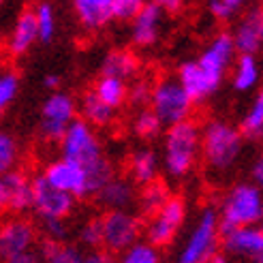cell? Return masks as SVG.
Returning <instances> with one entry per match:
<instances>
[{"mask_svg": "<svg viewBox=\"0 0 263 263\" xmlns=\"http://www.w3.org/2000/svg\"><path fill=\"white\" fill-rule=\"evenodd\" d=\"M77 118V101L67 92H51L41 107V135L47 141H60L64 130Z\"/></svg>", "mask_w": 263, "mask_h": 263, "instance_id": "obj_10", "label": "cell"}, {"mask_svg": "<svg viewBox=\"0 0 263 263\" xmlns=\"http://www.w3.org/2000/svg\"><path fill=\"white\" fill-rule=\"evenodd\" d=\"M103 225V251L109 255H120L135 242H139V235L143 231L139 216L133 212H107L101 216Z\"/></svg>", "mask_w": 263, "mask_h": 263, "instance_id": "obj_8", "label": "cell"}, {"mask_svg": "<svg viewBox=\"0 0 263 263\" xmlns=\"http://www.w3.org/2000/svg\"><path fill=\"white\" fill-rule=\"evenodd\" d=\"M184 220H186V201L178 195H172L169 201L154 216H150L146 227H143L146 242L152 244L154 248H159V251L167 248L180 233Z\"/></svg>", "mask_w": 263, "mask_h": 263, "instance_id": "obj_7", "label": "cell"}, {"mask_svg": "<svg viewBox=\"0 0 263 263\" xmlns=\"http://www.w3.org/2000/svg\"><path fill=\"white\" fill-rule=\"evenodd\" d=\"M240 133L246 139H259L261 137V133H263V95L261 92L255 97L251 107H248L244 120H242V126H240Z\"/></svg>", "mask_w": 263, "mask_h": 263, "instance_id": "obj_30", "label": "cell"}, {"mask_svg": "<svg viewBox=\"0 0 263 263\" xmlns=\"http://www.w3.org/2000/svg\"><path fill=\"white\" fill-rule=\"evenodd\" d=\"M159 167L161 161L152 148H139L128 156V180L139 186H146V184L159 180Z\"/></svg>", "mask_w": 263, "mask_h": 263, "instance_id": "obj_22", "label": "cell"}, {"mask_svg": "<svg viewBox=\"0 0 263 263\" xmlns=\"http://www.w3.org/2000/svg\"><path fill=\"white\" fill-rule=\"evenodd\" d=\"M137 71H139V60L128 49H111L101 64L103 77H116V80H122V82L133 80Z\"/></svg>", "mask_w": 263, "mask_h": 263, "instance_id": "obj_23", "label": "cell"}, {"mask_svg": "<svg viewBox=\"0 0 263 263\" xmlns=\"http://www.w3.org/2000/svg\"><path fill=\"white\" fill-rule=\"evenodd\" d=\"M36 20H34V11L32 9H24L13 28L9 32V39H7V51L9 56L13 58H20L28 51L34 43H36Z\"/></svg>", "mask_w": 263, "mask_h": 263, "instance_id": "obj_20", "label": "cell"}, {"mask_svg": "<svg viewBox=\"0 0 263 263\" xmlns=\"http://www.w3.org/2000/svg\"><path fill=\"white\" fill-rule=\"evenodd\" d=\"M5 67H7V64H3V62H0V73H3V71H5Z\"/></svg>", "mask_w": 263, "mask_h": 263, "instance_id": "obj_45", "label": "cell"}, {"mask_svg": "<svg viewBox=\"0 0 263 263\" xmlns=\"http://www.w3.org/2000/svg\"><path fill=\"white\" fill-rule=\"evenodd\" d=\"M244 150V137L238 126L227 120H208L199 126V159L208 172L222 176L231 172Z\"/></svg>", "mask_w": 263, "mask_h": 263, "instance_id": "obj_2", "label": "cell"}, {"mask_svg": "<svg viewBox=\"0 0 263 263\" xmlns=\"http://www.w3.org/2000/svg\"><path fill=\"white\" fill-rule=\"evenodd\" d=\"M92 92H95V97L103 105H107L111 111H116L126 103L128 84L122 82V80H116V77H103L101 75L97 80V84H95V88H92Z\"/></svg>", "mask_w": 263, "mask_h": 263, "instance_id": "obj_25", "label": "cell"}, {"mask_svg": "<svg viewBox=\"0 0 263 263\" xmlns=\"http://www.w3.org/2000/svg\"><path fill=\"white\" fill-rule=\"evenodd\" d=\"M193 107H195L193 101L178 84L176 75L161 77L159 82L152 84L148 109L159 118L163 126H174L184 120H191Z\"/></svg>", "mask_w": 263, "mask_h": 263, "instance_id": "obj_5", "label": "cell"}, {"mask_svg": "<svg viewBox=\"0 0 263 263\" xmlns=\"http://www.w3.org/2000/svg\"><path fill=\"white\" fill-rule=\"evenodd\" d=\"M208 11L212 13V17L227 24V22H235L242 13H244V3L242 0H212L208 3Z\"/></svg>", "mask_w": 263, "mask_h": 263, "instance_id": "obj_34", "label": "cell"}, {"mask_svg": "<svg viewBox=\"0 0 263 263\" xmlns=\"http://www.w3.org/2000/svg\"><path fill=\"white\" fill-rule=\"evenodd\" d=\"M220 246L225 248V257L235 259H248L261 263L263 259V229L255 227H240L231 229L220 235Z\"/></svg>", "mask_w": 263, "mask_h": 263, "instance_id": "obj_15", "label": "cell"}, {"mask_svg": "<svg viewBox=\"0 0 263 263\" xmlns=\"http://www.w3.org/2000/svg\"><path fill=\"white\" fill-rule=\"evenodd\" d=\"M220 235L231 229L255 227L263 218V195L253 182H238L229 189L225 199L216 210Z\"/></svg>", "mask_w": 263, "mask_h": 263, "instance_id": "obj_4", "label": "cell"}, {"mask_svg": "<svg viewBox=\"0 0 263 263\" xmlns=\"http://www.w3.org/2000/svg\"><path fill=\"white\" fill-rule=\"evenodd\" d=\"M97 203L101 208H105L107 212H124L137 201V191L135 184L128 178H120L114 176L105 186H101L97 193Z\"/></svg>", "mask_w": 263, "mask_h": 263, "instance_id": "obj_19", "label": "cell"}, {"mask_svg": "<svg viewBox=\"0 0 263 263\" xmlns=\"http://www.w3.org/2000/svg\"><path fill=\"white\" fill-rule=\"evenodd\" d=\"M20 161V141L7 130H0V176L15 169Z\"/></svg>", "mask_w": 263, "mask_h": 263, "instance_id": "obj_32", "label": "cell"}, {"mask_svg": "<svg viewBox=\"0 0 263 263\" xmlns=\"http://www.w3.org/2000/svg\"><path fill=\"white\" fill-rule=\"evenodd\" d=\"M205 263H231V261H229V259H227L225 255H220V253H216L214 257H210V259H208Z\"/></svg>", "mask_w": 263, "mask_h": 263, "instance_id": "obj_44", "label": "cell"}, {"mask_svg": "<svg viewBox=\"0 0 263 263\" xmlns=\"http://www.w3.org/2000/svg\"><path fill=\"white\" fill-rule=\"evenodd\" d=\"M43 84H45V88H49L51 92H56L58 86H60V77H58V75H45Z\"/></svg>", "mask_w": 263, "mask_h": 263, "instance_id": "obj_43", "label": "cell"}, {"mask_svg": "<svg viewBox=\"0 0 263 263\" xmlns=\"http://www.w3.org/2000/svg\"><path fill=\"white\" fill-rule=\"evenodd\" d=\"M20 92V73L11 67H5V71L0 73V111L15 101Z\"/></svg>", "mask_w": 263, "mask_h": 263, "instance_id": "obj_35", "label": "cell"}, {"mask_svg": "<svg viewBox=\"0 0 263 263\" xmlns=\"http://www.w3.org/2000/svg\"><path fill=\"white\" fill-rule=\"evenodd\" d=\"M36 240V229L30 220L13 216L0 225V257L9 259L20 253L32 251Z\"/></svg>", "mask_w": 263, "mask_h": 263, "instance_id": "obj_18", "label": "cell"}, {"mask_svg": "<svg viewBox=\"0 0 263 263\" xmlns=\"http://www.w3.org/2000/svg\"><path fill=\"white\" fill-rule=\"evenodd\" d=\"M169 197H172V193H169L167 184L161 182V180H154V182L146 184V186L141 189V193L137 195L135 203L139 205V210L146 216H154L169 201Z\"/></svg>", "mask_w": 263, "mask_h": 263, "instance_id": "obj_27", "label": "cell"}, {"mask_svg": "<svg viewBox=\"0 0 263 263\" xmlns=\"http://www.w3.org/2000/svg\"><path fill=\"white\" fill-rule=\"evenodd\" d=\"M43 222V233H45V240L49 242H64L67 240V225L64 220H41Z\"/></svg>", "mask_w": 263, "mask_h": 263, "instance_id": "obj_39", "label": "cell"}, {"mask_svg": "<svg viewBox=\"0 0 263 263\" xmlns=\"http://www.w3.org/2000/svg\"><path fill=\"white\" fill-rule=\"evenodd\" d=\"M218 246H220V229H218L216 210L205 208L199 220L191 229L176 263H205L210 257L218 253Z\"/></svg>", "mask_w": 263, "mask_h": 263, "instance_id": "obj_6", "label": "cell"}, {"mask_svg": "<svg viewBox=\"0 0 263 263\" xmlns=\"http://www.w3.org/2000/svg\"><path fill=\"white\" fill-rule=\"evenodd\" d=\"M75 15L82 28L88 32L105 30L114 22L111 17V0H75Z\"/></svg>", "mask_w": 263, "mask_h": 263, "instance_id": "obj_21", "label": "cell"}, {"mask_svg": "<svg viewBox=\"0 0 263 263\" xmlns=\"http://www.w3.org/2000/svg\"><path fill=\"white\" fill-rule=\"evenodd\" d=\"M80 242L88 246L90 251H99L103 246V225H101V216H92L88 218L82 229H80Z\"/></svg>", "mask_w": 263, "mask_h": 263, "instance_id": "obj_36", "label": "cell"}, {"mask_svg": "<svg viewBox=\"0 0 263 263\" xmlns=\"http://www.w3.org/2000/svg\"><path fill=\"white\" fill-rule=\"evenodd\" d=\"M0 7H3V5H0Z\"/></svg>", "mask_w": 263, "mask_h": 263, "instance_id": "obj_47", "label": "cell"}, {"mask_svg": "<svg viewBox=\"0 0 263 263\" xmlns=\"http://www.w3.org/2000/svg\"><path fill=\"white\" fill-rule=\"evenodd\" d=\"M34 20H36V36L39 41L49 43L56 34V11L49 3H41L34 9Z\"/></svg>", "mask_w": 263, "mask_h": 263, "instance_id": "obj_31", "label": "cell"}, {"mask_svg": "<svg viewBox=\"0 0 263 263\" xmlns=\"http://www.w3.org/2000/svg\"><path fill=\"white\" fill-rule=\"evenodd\" d=\"M60 148H62V159L84 167L92 197L116 176L114 163L105 156L97 130L88 126L84 120H80V118H75L69 124V128L64 130L60 139Z\"/></svg>", "mask_w": 263, "mask_h": 263, "instance_id": "obj_1", "label": "cell"}, {"mask_svg": "<svg viewBox=\"0 0 263 263\" xmlns=\"http://www.w3.org/2000/svg\"><path fill=\"white\" fill-rule=\"evenodd\" d=\"M165 13L159 3H143L130 22V43L139 49H150L161 41Z\"/></svg>", "mask_w": 263, "mask_h": 263, "instance_id": "obj_13", "label": "cell"}, {"mask_svg": "<svg viewBox=\"0 0 263 263\" xmlns=\"http://www.w3.org/2000/svg\"><path fill=\"white\" fill-rule=\"evenodd\" d=\"M0 118H3V111H0Z\"/></svg>", "mask_w": 263, "mask_h": 263, "instance_id": "obj_46", "label": "cell"}, {"mask_svg": "<svg viewBox=\"0 0 263 263\" xmlns=\"http://www.w3.org/2000/svg\"><path fill=\"white\" fill-rule=\"evenodd\" d=\"M77 114H80V120H84L88 126L92 128H105L114 122V116L116 111H111L107 105H103L97 97L95 92L88 90L82 95V99L77 101Z\"/></svg>", "mask_w": 263, "mask_h": 263, "instance_id": "obj_24", "label": "cell"}, {"mask_svg": "<svg viewBox=\"0 0 263 263\" xmlns=\"http://www.w3.org/2000/svg\"><path fill=\"white\" fill-rule=\"evenodd\" d=\"M233 75H231V82L233 88L238 92H251L257 88L259 80H261V69H259V62L257 56H238L233 60Z\"/></svg>", "mask_w": 263, "mask_h": 263, "instance_id": "obj_26", "label": "cell"}, {"mask_svg": "<svg viewBox=\"0 0 263 263\" xmlns=\"http://www.w3.org/2000/svg\"><path fill=\"white\" fill-rule=\"evenodd\" d=\"M41 261L43 263H82L84 253L77 246H71L67 242H49L45 240L41 251Z\"/></svg>", "mask_w": 263, "mask_h": 263, "instance_id": "obj_28", "label": "cell"}, {"mask_svg": "<svg viewBox=\"0 0 263 263\" xmlns=\"http://www.w3.org/2000/svg\"><path fill=\"white\" fill-rule=\"evenodd\" d=\"M5 263H43V261H41V255H39L36 251H26V253H20L15 257L5 259Z\"/></svg>", "mask_w": 263, "mask_h": 263, "instance_id": "obj_41", "label": "cell"}, {"mask_svg": "<svg viewBox=\"0 0 263 263\" xmlns=\"http://www.w3.org/2000/svg\"><path fill=\"white\" fill-rule=\"evenodd\" d=\"M199 163V124L193 118L167 126L163 139V165L169 178L184 180Z\"/></svg>", "mask_w": 263, "mask_h": 263, "instance_id": "obj_3", "label": "cell"}, {"mask_svg": "<svg viewBox=\"0 0 263 263\" xmlns=\"http://www.w3.org/2000/svg\"><path fill=\"white\" fill-rule=\"evenodd\" d=\"M133 130L135 135L141 137V139H156L161 133H163V124L161 120L156 118L148 107L146 109H139L135 120H133Z\"/></svg>", "mask_w": 263, "mask_h": 263, "instance_id": "obj_33", "label": "cell"}, {"mask_svg": "<svg viewBox=\"0 0 263 263\" xmlns=\"http://www.w3.org/2000/svg\"><path fill=\"white\" fill-rule=\"evenodd\" d=\"M141 5L139 0H111V17L118 22H133Z\"/></svg>", "mask_w": 263, "mask_h": 263, "instance_id": "obj_38", "label": "cell"}, {"mask_svg": "<svg viewBox=\"0 0 263 263\" xmlns=\"http://www.w3.org/2000/svg\"><path fill=\"white\" fill-rule=\"evenodd\" d=\"M150 92H152V84L148 80H135L133 86H128L126 103H130L133 107L146 109L148 103H150Z\"/></svg>", "mask_w": 263, "mask_h": 263, "instance_id": "obj_37", "label": "cell"}, {"mask_svg": "<svg viewBox=\"0 0 263 263\" xmlns=\"http://www.w3.org/2000/svg\"><path fill=\"white\" fill-rule=\"evenodd\" d=\"M235 58H238V51H235V47H233L231 32L220 30L210 39V43L203 47V51L199 54V58H197V62H199L208 73L225 80V75L231 69Z\"/></svg>", "mask_w": 263, "mask_h": 263, "instance_id": "obj_16", "label": "cell"}, {"mask_svg": "<svg viewBox=\"0 0 263 263\" xmlns=\"http://www.w3.org/2000/svg\"><path fill=\"white\" fill-rule=\"evenodd\" d=\"M82 263H114V257H111L109 253H105L103 248H99V251H90V253H86Z\"/></svg>", "mask_w": 263, "mask_h": 263, "instance_id": "obj_40", "label": "cell"}, {"mask_svg": "<svg viewBox=\"0 0 263 263\" xmlns=\"http://www.w3.org/2000/svg\"><path fill=\"white\" fill-rule=\"evenodd\" d=\"M26 210H30V176L22 169H11L0 176V214Z\"/></svg>", "mask_w": 263, "mask_h": 263, "instance_id": "obj_17", "label": "cell"}, {"mask_svg": "<svg viewBox=\"0 0 263 263\" xmlns=\"http://www.w3.org/2000/svg\"><path fill=\"white\" fill-rule=\"evenodd\" d=\"M118 263H163V255L159 248H154L146 240H139L124 253H120Z\"/></svg>", "mask_w": 263, "mask_h": 263, "instance_id": "obj_29", "label": "cell"}, {"mask_svg": "<svg viewBox=\"0 0 263 263\" xmlns=\"http://www.w3.org/2000/svg\"><path fill=\"white\" fill-rule=\"evenodd\" d=\"M43 180L62 193L71 195L73 199H84V197H92L90 186H88V176L84 172V167H80L73 161L67 159H56L49 161L43 169Z\"/></svg>", "mask_w": 263, "mask_h": 263, "instance_id": "obj_11", "label": "cell"}, {"mask_svg": "<svg viewBox=\"0 0 263 263\" xmlns=\"http://www.w3.org/2000/svg\"><path fill=\"white\" fill-rule=\"evenodd\" d=\"M251 178H253L255 186L261 189V182H263V161H261V159L255 161V165H253V169H251Z\"/></svg>", "mask_w": 263, "mask_h": 263, "instance_id": "obj_42", "label": "cell"}, {"mask_svg": "<svg viewBox=\"0 0 263 263\" xmlns=\"http://www.w3.org/2000/svg\"><path fill=\"white\" fill-rule=\"evenodd\" d=\"M178 84L182 86V90L186 92V97L195 103H203L210 97H214L222 80L212 73H208L203 67L197 60H189V62H182L178 75H176Z\"/></svg>", "mask_w": 263, "mask_h": 263, "instance_id": "obj_12", "label": "cell"}, {"mask_svg": "<svg viewBox=\"0 0 263 263\" xmlns=\"http://www.w3.org/2000/svg\"><path fill=\"white\" fill-rule=\"evenodd\" d=\"M30 208L41 220H64L73 210L75 199L43 180V176L30 178Z\"/></svg>", "mask_w": 263, "mask_h": 263, "instance_id": "obj_9", "label": "cell"}, {"mask_svg": "<svg viewBox=\"0 0 263 263\" xmlns=\"http://www.w3.org/2000/svg\"><path fill=\"white\" fill-rule=\"evenodd\" d=\"M233 47L238 56H257L263 45V9L251 7L235 20L231 30Z\"/></svg>", "mask_w": 263, "mask_h": 263, "instance_id": "obj_14", "label": "cell"}]
</instances>
